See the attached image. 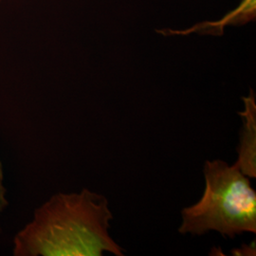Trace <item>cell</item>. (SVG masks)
Masks as SVG:
<instances>
[{
    "mask_svg": "<svg viewBox=\"0 0 256 256\" xmlns=\"http://www.w3.org/2000/svg\"><path fill=\"white\" fill-rule=\"evenodd\" d=\"M244 110L238 115L243 120V128L238 149L236 164L248 178H256V94L250 90L248 97H243Z\"/></svg>",
    "mask_w": 256,
    "mask_h": 256,
    "instance_id": "cell-3",
    "label": "cell"
},
{
    "mask_svg": "<svg viewBox=\"0 0 256 256\" xmlns=\"http://www.w3.org/2000/svg\"><path fill=\"white\" fill-rule=\"evenodd\" d=\"M205 190L202 200L184 208L182 234L203 236L210 230L223 238L256 232V192L250 178L238 165L207 160L204 165Z\"/></svg>",
    "mask_w": 256,
    "mask_h": 256,
    "instance_id": "cell-2",
    "label": "cell"
},
{
    "mask_svg": "<svg viewBox=\"0 0 256 256\" xmlns=\"http://www.w3.org/2000/svg\"><path fill=\"white\" fill-rule=\"evenodd\" d=\"M250 1H252V0H250Z\"/></svg>",
    "mask_w": 256,
    "mask_h": 256,
    "instance_id": "cell-5",
    "label": "cell"
},
{
    "mask_svg": "<svg viewBox=\"0 0 256 256\" xmlns=\"http://www.w3.org/2000/svg\"><path fill=\"white\" fill-rule=\"evenodd\" d=\"M113 220L106 196L84 189L59 192L34 212L14 239L16 256H102L124 254L110 236Z\"/></svg>",
    "mask_w": 256,
    "mask_h": 256,
    "instance_id": "cell-1",
    "label": "cell"
},
{
    "mask_svg": "<svg viewBox=\"0 0 256 256\" xmlns=\"http://www.w3.org/2000/svg\"><path fill=\"white\" fill-rule=\"evenodd\" d=\"M0 1H1V0H0Z\"/></svg>",
    "mask_w": 256,
    "mask_h": 256,
    "instance_id": "cell-6",
    "label": "cell"
},
{
    "mask_svg": "<svg viewBox=\"0 0 256 256\" xmlns=\"http://www.w3.org/2000/svg\"><path fill=\"white\" fill-rule=\"evenodd\" d=\"M6 188L3 185V167L0 162V212L5 210L9 205V202L6 198Z\"/></svg>",
    "mask_w": 256,
    "mask_h": 256,
    "instance_id": "cell-4",
    "label": "cell"
}]
</instances>
